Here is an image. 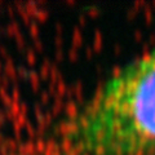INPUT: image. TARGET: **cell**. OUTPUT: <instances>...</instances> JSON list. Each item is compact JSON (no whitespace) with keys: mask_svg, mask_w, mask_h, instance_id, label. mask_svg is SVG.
I'll use <instances>...</instances> for the list:
<instances>
[{"mask_svg":"<svg viewBox=\"0 0 155 155\" xmlns=\"http://www.w3.org/2000/svg\"><path fill=\"white\" fill-rule=\"evenodd\" d=\"M78 155H155V47L102 84L67 129Z\"/></svg>","mask_w":155,"mask_h":155,"instance_id":"6da1fadb","label":"cell"}]
</instances>
